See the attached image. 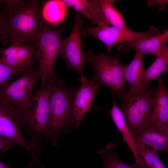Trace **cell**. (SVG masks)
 <instances>
[{
	"label": "cell",
	"mask_w": 168,
	"mask_h": 168,
	"mask_svg": "<svg viewBox=\"0 0 168 168\" xmlns=\"http://www.w3.org/2000/svg\"><path fill=\"white\" fill-rule=\"evenodd\" d=\"M41 2L38 0H20L15 8L6 10L4 43L11 46L27 42L36 45L37 36L45 22Z\"/></svg>",
	"instance_id": "6da1fadb"
},
{
	"label": "cell",
	"mask_w": 168,
	"mask_h": 168,
	"mask_svg": "<svg viewBox=\"0 0 168 168\" xmlns=\"http://www.w3.org/2000/svg\"><path fill=\"white\" fill-rule=\"evenodd\" d=\"M54 82L41 84L20 111L21 125L25 126L29 134L28 142L40 155L39 144L42 139H46L50 124L49 96Z\"/></svg>",
	"instance_id": "7a4b0ae2"
},
{
	"label": "cell",
	"mask_w": 168,
	"mask_h": 168,
	"mask_svg": "<svg viewBox=\"0 0 168 168\" xmlns=\"http://www.w3.org/2000/svg\"><path fill=\"white\" fill-rule=\"evenodd\" d=\"M155 91V87L151 86L139 90L128 89L119 97L121 110L132 135L150 126Z\"/></svg>",
	"instance_id": "3957f363"
},
{
	"label": "cell",
	"mask_w": 168,
	"mask_h": 168,
	"mask_svg": "<svg viewBox=\"0 0 168 168\" xmlns=\"http://www.w3.org/2000/svg\"><path fill=\"white\" fill-rule=\"evenodd\" d=\"M78 89L69 88L62 80L57 78L49 96L50 119L46 138L55 146L58 134L66 126L73 124V108L75 96Z\"/></svg>",
	"instance_id": "277c9868"
},
{
	"label": "cell",
	"mask_w": 168,
	"mask_h": 168,
	"mask_svg": "<svg viewBox=\"0 0 168 168\" xmlns=\"http://www.w3.org/2000/svg\"><path fill=\"white\" fill-rule=\"evenodd\" d=\"M66 29L64 26L55 29L45 22L37 36V49L34 58L38 62L41 84L53 83L57 78L55 64L58 54L61 35Z\"/></svg>",
	"instance_id": "5b68a950"
},
{
	"label": "cell",
	"mask_w": 168,
	"mask_h": 168,
	"mask_svg": "<svg viewBox=\"0 0 168 168\" xmlns=\"http://www.w3.org/2000/svg\"><path fill=\"white\" fill-rule=\"evenodd\" d=\"M85 62L91 63L94 68L92 79L100 86H105L120 97L125 90V66L121 63L119 56L94 54L92 51L86 53Z\"/></svg>",
	"instance_id": "8992f818"
},
{
	"label": "cell",
	"mask_w": 168,
	"mask_h": 168,
	"mask_svg": "<svg viewBox=\"0 0 168 168\" xmlns=\"http://www.w3.org/2000/svg\"><path fill=\"white\" fill-rule=\"evenodd\" d=\"M20 111L0 95V135L24 148L34 160L39 156L22 136Z\"/></svg>",
	"instance_id": "52a82bcc"
},
{
	"label": "cell",
	"mask_w": 168,
	"mask_h": 168,
	"mask_svg": "<svg viewBox=\"0 0 168 168\" xmlns=\"http://www.w3.org/2000/svg\"><path fill=\"white\" fill-rule=\"evenodd\" d=\"M160 33L157 29L152 25L149 26L147 31L140 32L129 29L122 30L100 23L96 26H86L82 32L85 36L91 35L104 43L108 48V55H110L112 47L116 44L156 35Z\"/></svg>",
	"instance_id": "ba28073f"
},
{
	"label": "cell",
	"mask_w": 168,
	"mask_h": 168,
	"mask_svg": "<svg viewBox=\"0 0 168 168\" xmlns=\"http://www.w3.org/2000/svg\"><path fill=\"white\" fill-rule=\"evenodd\" d=\"M38 68H27L18 79L0 88V95L20 111L25 108L32 95L38 80L40 78Z\"/></svg>",
	"instance_id": "9c48e42d"
},
{
	"label": "cell",
	"mask_w": 168,
	"mask_h": 168,
	"mask_svg": "<svg viewBox=\"0 0 168 168\" xmlns=\"http://www.w3.org/2000/svg\"><path fill=\"white\" fill-rule=\"evenodd\" d=\"M83 22V18L77 14L72 32L66 39L61 40L58 52V54L66 62L67 68L75 69L80 77L83 75L82 69L85 62L82 50L81 35Z\"/></svg>",
	"instance_id": "30bf717a"
},
{
	"label": "cell",
	"mask_w": 168,
	"mask_h": 168,
	"mask_svg": "<svg viewBox=\"0 0 168 168\" xmlns=\"http://www.w3.org/2000/svg\"><path fill=\"white\" fill-rule=\"evenodd\" d=\"M80 86L75 96L73 103V125L77 129L82 121L83 117L92 107L95 94L100 86L92 80H88L83 75L80 77Z\"/></svg>",
	"instance_id": "8fae6325"
},
{
	"label": "cell",
	"mask_w": 168,
	"mask_h": 168,
	"mask_svg": "<svg viewBox=\"0 0 168 168\" xmlns=\"http://www.w3.org/2000/svg\"><path fill=\"white\" fill-rule=\"evenodd\" d=\"M158 79L159 84L155 87L150 126L153 124L168 133V91L163 79L160 77Z\"/></svg>",
	"instance_id": "7c38bea8"
},
{
	"label": "cell",
	"mask_w": 168,
	"mask_h": 168,
	"mask_svg": "<svg viewBox=\"0 0 168 168\" xmlns=\"http://www.w3.org/2000/svg\"><path fill=\"white\" fill-rule=\"evenodd\" d=\"M112 95V106L109 113L117 128L121 132L124 142L127 145L133 154L135 161L132 165L137 168H148L138 152L132 133L127 125L122 112L116 104L114 94L113 92Z\"/></svg>",
	"instance_id": "4fadbf2b"
},
{
	"label": "cell",
	"mask_w": 168,
	"mask_h": 168,
	"mask_svg": "<svg viewBox=\"0 0 168 168\" xmlns=\"http://www.w3.org/2000/svg\"><path fill=\"white\" fill-rule=\"evenodd\" d=\"M168 40V30L150 37H144L126 42L117 47L119 52L128 50H136L144 54H153L156 55L166 44Z\"/></svg>",
	"instance_id": "5bb4252c"
},
{
	"label": "cell",
	"mask_w": 168,
	"mask_h": 168,
	"mask_svg": "<svg viewBox=\"0 0 168 168\" xmlns=\"http://www.w3.org/2000/svg\"><path fill=\"white\" fill-rule=\"evenodd\" d=\"M133 136L136 144L152 147V150L157 153L161 151H168V133L154 124Z\"/></svg>",
	"instance_id": "9a60e30c"
},
{
	"label": "cell",
	"mask_w": 168,
	"mask_h": 168,
	"mask_svg": "<svg viewBox=\"0 0 168 168\" xmlns=\"http://www.w3.org/2000/svg\"><path fill=\"white\" fill-rule=\"evenodd\" d=\"M115 0H98V20L100 23L120 29H129L121 13L114 6Z\"/></svg>",
	"instance_id": "2e32d148"
},
{
	"label": "cell",
	"mask_w": 168,
	"mask_h": 168,
	"mask_svg": "<svg viewBox=\"0 0 168 168\" xmlns=\"http://www.w3.org/2000/svg\"><path fill=\"white\" fill-rule=\"evenodd\" d=\"M156 56L155 60L150 66L142 69L141 80L145 86H150L152 81L158 79L163 72L168 71V46H165Z\"/></svg>",
	"instance_id": "e0dca14e"
},
{
	"label": "cell",
	"mask_w": 168,
	"mask_h": 168,
	"mask_svg": "<svg viewBox=\"0 0 168 168\" xmlns=\"http://www.w3.org/2000/svg\"><path fill=\"white\" fill-rule=\"evenodd\" d=\"M36 45L28 43L26 45L20 44L19 49L14 54L7 56H1L2 61L12 68L31 67L35 58H33Z\"/></svg>",
	"instance_id": "ac0fdd59"
},
{
	"label": "cell",
	"mask_w": 168,
	"mask_h": 168,
	"mask_svg": "<svg viewBox=\"0 0 168 168\" xmlns=\"http://www.w3.org/2000/svg\"><path fill=\"white\" fill-rule=\"evenodd\" d=\"M145 55L136 51L131 62L125 66L124 79L129 83L128 89L132 90L141 89L146 86L142 83L141 76L142 69V60Z\"/></svg>",
	"instance_id": "d6986e66"
},
{
	"label": "cell",
	"mask_w": 168,
	"mask_h": 168,
	"mask_svg": "<svg viewBox=\"0 0 168 168\" xmlns=\"http://www.w3.org/2000/svg\"><path fill=\"white\" fill-rule=\"evenodd\" d=\"M41 12L44 21L56 27L65 18L66 6L62 0H49L44 3Z\"/></svg>",
	"instance_id": "ffe728a7"
},
{
	"label": "cell",
	"mask_w": 168,
	"mask_h": 168,
	"mask_svg": "<svg viewBox=\"0 0 168 168\" xmlns=\"http://www.w3.org/2000/svg\"><path fill=\"white\" fill-rule=\"evenodd\" d=\"M66 7L78 12L87 18L93 26L99 23L98 0H62Z\"/></svg>",
	"instance_id": "44dd1931"
},
{
	"label": "cell",
	"mask_w": 168,
	"mask_h": 168,
	"mask_svg": "<svg viewBox=\"0 0 168 168\" xmlns=\"http://www.w3.org/2000/svg\"><path fill=\"white\" fill-rule=\"evenodd\" d=\"M116 146L115 143H111L108 144L104 150H97L103 159L104 168H137L132 164L125 163L119 158L115 152Z\"/></svg>",
	"instance_id": "7402d4cb"
},
{
	"label": "cell",
	"mask_w": 168,
	"mask_h": 168,
	"mask_svg": "<svg viewBox=\"0 0 168 168\" xmlns=\"http://www.w3.org/2000/svg\"><path fill=\"white\" fill-rule=\"evenodd\" d=\"M138 152L148 168H167L161 161L158 154L149 148L136 144Z\"/></svg>",
	"instance_id": "603a6c76"
},
{
	"label": "cell",
	"mask_w": 168,
	"mask_h": 168,
	"mask_svg": "<svg viewBox=\"0 0 168 168\" xmlns=\"http://www.w3.org/2000/svg\"><path fill=\"white\" fill-rule=\"evenodd\" d=\"M26 68L10 67L2 61L0 56V88L7 84L12 77L23 73Z\"/></svg>",
	"instance_id": "cb8c5ba5"
},
{
	"label": "cell",
	"mask_w": 168,
	"mask_h": 168,
	"mask_svg": "<svg viewBox=\"0 0 168 168\" xmlns=\"http://www.w3.org/2000/svg\"><path fill=\"white\" fill-rule=\"evenodd\" d=\"M6 15L0 14V40H4L6 38L5 21Z\"/></svg>",
	"instance_id": "d4e9b609"
},
{
	"label": "cell",
	"mask_w": 168,
	"mask_h": 168,
	"mask_svg": "<svg viewBox=\"0 0 168 168\" xmlns=\"http://www.w3.org/2000/svg\"><path fill=\"white\" fill-rule=\"evenodd\" d=\"M167 0H152L148 1V4L149 6H156L159 10L164 9L165 5L168 3Z\"/></svg>",
	"instance_id": "484cf974"
},
{
	"label": "cell",
	"mask_w": 168,
	"mask_h": 168,
	"mask_svg": "<svg viewBox=\"0 0 168 168\" xmlns=\"http://www.w3.org/2000/svg\"><path fill=\"white\" fill-rule=\"evenodd\" d=\"M20 0H0V2L4 3L7 6L6 10L12 9L15 7Z\"/></svg>",
	"instance_id": "4316f807"
},
{
	"label": "cell",
	"mask_w": 168,
	"mask_h": 168,
	"mask_svg": "<svg viewBox=\"0 0 168 168\" xmlns=\"http://www.w3.org/2000/svg\"><path fill=\"white\" fill-rule=\"evenodd\" d=\"M0 168H11L7 164L0 161Z\"/></svg>",
	"instance_id": "83f0119b"
},
{
	"label": "cell",
	"mask_w": 168,
	"mask_h": 168,
	"mask_svg": "<svg viewBox=\"0 0 168 168\" xmlns=\"http://www.w3.org/2000/svg\"><path fill=\"white\" fill-rule=\"evenodd\" d=\"M0 49H1V48H0Z\"/></svg>",
	"instance_id": "f1b7e54d"
}]
</instances>
